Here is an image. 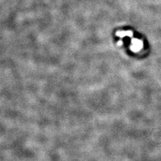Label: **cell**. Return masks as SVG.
I'll use <instances>...</instances> for the list:
<instances>
[{
	"label": "cell",
	"instance_id": "1",
	"mask_svg": "<svg viewBox=\"0 0 161 161\" xmlns=\"http://www.w3.org/2000/svg\"><path fill=\"white\" fill-rule=\"evenodd\" d=\"M132 43H133V46L131 47V49L134 51L139 50L143 47V42L141 40L134 39L132 40Z\"/></svg>",
	"mask_w": 161,
	"mask_h": 161
},
{
	"label": "cell",
	"instance_id": "2",
	"mask_svg": "<svg viewBox=\"0 0 161 161\" xmlns=\"http://www.w3.org/2000/svg\"><path fill=\"white\" fill-rule=\"evenodd\" d=\"M117 35L118 37H123L125 36H128V37H131L133 35V32L131 31H127V32H123V31H121V32H118Z\"/></svg>",
	"mask_w": 161,
	"mask_h": 161
}]
</instances>
